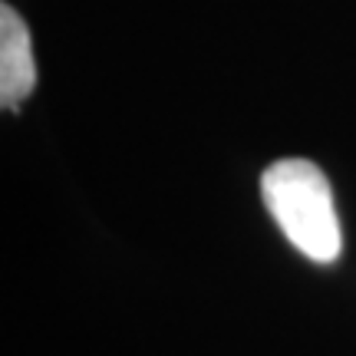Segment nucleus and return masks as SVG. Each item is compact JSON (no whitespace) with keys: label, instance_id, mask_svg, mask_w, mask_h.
I'll use <instances>...</instances> for the list:
<instances>
[{"label":"nucleus","instance_id":"obj_1","mask_svg":"<svg viewBox=\"0 0 356 356\" xmlns=\"http://www.w3.org/2000/svg\"><path fill=\"white\" fill-rule=\"evenodd\" d=\"M261 198L284 238L304 257L333 264L343 248L333 191L327 175L307 159L274 162L261 175Z\"/></svg>","mask_w":356,"mask_h":356},{"label":"nucleus","instance_id":"obj_2","mask_svg":"<svg viewBox=\"0 0 356 356\" xmlns=\"http://www.w3.org/2000/svg\"><path fill=\"white\" fill-rule=\"evenodd\" d=\"M37 86V60L30 47V30L10 3L0 7V106L17 113L20 102Z\"/></svg>","mask_w":356,"mask_h":356}]
</instances>
